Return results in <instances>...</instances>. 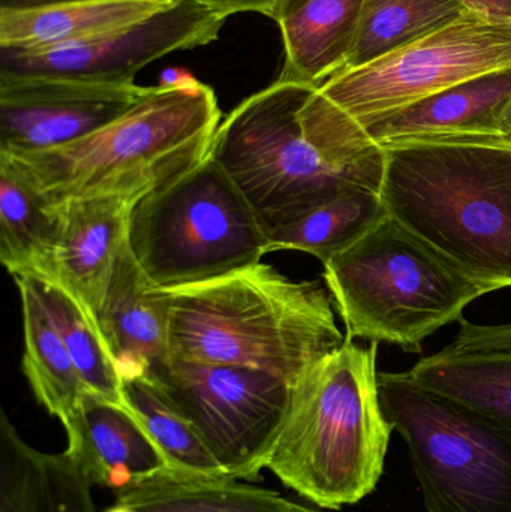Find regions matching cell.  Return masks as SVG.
<instances>
[{
    "instance_id": "8",
    "label": "cell",
    "mask_w": 511,
    "mask_h": 512,
    "mask_svg": "<svg viewBox=\"0 0 511 512\" xmlns=\"http://www.w3.org/2000/svg\"><path fill=\"white\" fill-rule=\"evenodd\" d=\"M428 512H511V433L408 372L378 373Z\"/></svg>"
},
{
    "instance_id": "2",
    "label": "cell",
    "mask_w": 511,
    "mask_h": 512,
    "mask_svg": "<svg viewBox=\"0 0 511 512\" xmlns=\"http://www.w3.org/2000/svg\"><path fill=\"white\" fill-rule=\"evenodd\" d=\"M174 360L249 367L296 384L345 342L320 282L266 262L170 291Z\"/></svg>"
},
{
    "instance_id": "28",
    "label": "cell",
    "mask_w": 511,
    "mask_h": 512,
    "mask_svg": "<svg viewBox=\"0 0 511 512\" xmlns=\"http://www.w3.org/2000/svg\"><path fill=\"white\" fill-rule=\"evenodd\" d=\"M458 336L452 345L453 352H480V354H511V322L509 324L480 325L467 319L459 321Z\"/></svg>"
},
{
    "instance_id": "11",
    "label": "cell",
    "mask_w": 511,
    "mask_h": 512,
    "mask_svg": "<svg viewBox=\"0 0 511 512\" xmlns=\"http://www.w3.org/2000/svg\"><path fill=\"white\" fill-rule=\"evenodd\" d=\"M228 15L201 0H174L149 17L86 41L42 50L0 48V78L54 77L134 83L150 63L219 38Z\"/></svg>"
},
{
    "instance_id": "26",
    "label": "cell",
    "mask_w": 511,
    "mask_h": 512,
    "mask_svg": "<svg viewBox=\"0 0 511 512\" xmlns=\"http://www.w3.org/2000/svg\"><path fill=\"white\" fill-rule=\"evenodd\" d=\"M459 0H365L353 51L344 71L395 53L464 17Z\"/></svg>"
},
{
    "instance_id": "15",
    "label": "cell",
    "mask_w": 511,
    "mask_h": 512,
    "mask_svg": "<svg viewBox=\"0 0 511 512\" xmlns=\"http://www.w3.org/2000/svg\"><path fill=\"white\" fill-rule=\"evenodd\" d=\"M63 427L65 453L92 486L117 495L168 471L161 451L125 405L87 394Z\"/></svg>"
},
{
    "instance_id": "24",
    "label": "cell",
    "mask_w": 511,
    "mask_h": 512,
    "mask_svg": "<svg viewBox=\"0 0 511 512\" xmlns=\"http://www.w3.org/2000/svg\"><path fill=\"white\" fill-rule=\"evenodd\" d=\"M387 216L389 210L377 192L368 189L345 192L270 231V252H306L324 265Z\"/></svg>"
},
{
    "instance_id": "4",
    "label": "cell",
    "mask_w": 511,
    "mask_h": 512,
    "mask_svg": "<svg viewBox=\"0 0 511 512\" xmlns=\"http://www.w3.org/2000/svg\"><path fill=\"white\" fill-rule=\"evenodd\" d=\"M377 357L378 343L365 348L345 337L293 385L266 471L323 510L359 504L383 477L393 427Z\"/></svg>"
},
{
    "instance_id": "30",
    "label": "cell",
    "mask_w": 511,
    "mask_h": 512,
    "mask_svg": "<svg viewBox=\"0 0 511 512\" xmlns=\"http://www.w3.org/2000/svg\"><path fill=\"white\" fill-rule=\"evenodd\" d=\"M470 11L488 17L507 18L511 20V0H459Z\"/></svg>"
},
{
    "instance_id": "22",
    "label": "cell",
    "mask_w": 511,
    "mask_h": 512,
    "mask_svg": "<svg viewBox=\"0 0 511 512\" xmlns=\"http://www.w3.org/2000/svg\"><path fill=\"white\" fill-rule=\"evenodd\" d=\"M15 283L23 313L24 375L36 400L65 426L89 390L27 280L17 277Z\"/></svg>"
},
{
    "instance_id": "9",
    "label": "cell",
    "mask_w": 511,
    "mask_h": 512,
    "mask_svg": "<svg viewBox=\"0 0 511 512\" xmlns=\"http://www.w3.org/2000/svg\"><path fill=\"white\" fill-rule=\"evenodd\" d=\"M511 69V20L464 17L318 87L327 108L353 131L456 84ZM365 135V134H363Z\"/></svg>"
},
{
    "instance_id": "25",
    "label": "cell",
    "mask_w": 511,
    "mask_h": 512,
    "mask_svg": "<svg viewBox=\"0 0 511 512\" xmlns=\"http://www.w3.org/2000/svg\"><path fill=\"white\" fill-rule=\"evenodd\" d=\"M123 405L164 456L168 471L185 477L230 478L194 424L153 379H125Z\"/></svg>"
},
{
    "instance_id": "12",
    "label": "cell",
    "mask_w": 511,
    "mask_h": 512,
    "mask_svg": "<svg viewBox=\"0 0 511 512\" xmlns=\"http://www.w3.org/2000/svg\"><path fill=\"white\" fill-rule=\"evenodd\" d=\"M147 89L75 78H0V153L27 155L81 140L119 119Z\"/></svg>"
},
{
    "instance_id": "7",
    "label": "cell",
    "mask_w": 511,
    "mask_h": 512,
    "mask_svg": "<svg viewBox=\"0 0 511 512\" xmlns=\"http://www.w3.org/2000/svg\"><path fill=\"white\" fill-rule=\"evenodd\" d=\"M129 249L153 285L174 291L258 264L270 240L236 183L209 155L134 204Z\"/></svg>"
},
{
    "instance_id": "17",
    "label": "cell",
    "mask_w": 511,
    "mask_h": 512,
    "mask_svg": "<svg viewBox=\"0 0 511 512\" xmlns=\"http://www.w3.org/2000/svg\"><path fill=\"white\" fill-rule=\"evenodd\" d=\"M365 0H279L272 20L284 42L278 80L321 87L344 71Z\"/></svg>"
},
{
    "instance_id": "33",
    "label": "cell",
    "mask_w": 511,
    "mask_h": 512,
    "mask_svg": "<svg viewBox=\"0 0 511 512\" xmlns=\"http://www.w3.org/2000/svg\"><path fill=\"white\" fill-rule=\"evenodd\" d=\"M104 512H134L128 505L122 504V502H117L113 505V507L108 508Z\"/></svg>"
},
{
    "instance_id": "20",
    "label": "cell",
    "mask_w": 511,
    "mask_h": 512,
    "mask_svg": "<svg viewBox=\"0 0 511 512\" xmlns=\"http://www.w3.org/2000/svg\"><path fill=\"white\" fill-rule=\"evenodd\" d=\"M59 207L0 156V259L15 277L54 283Z\"/></svg>"
},
{
    "instance_id": "27",
    "label": "cell",
    "mask_w": 511,
    "mask_h": 512,
    "mask_svg": "<svg viewBox=\"0 0 511 512\" xmlns=\"http://www.w3.org/2000/svg\"><path fill=\"white\" fill-rule=\"evenodd\" d=\"M17 279V277H15ZM65 343L81 379L93 396L123 405L122 379L92 319L60 286L23 277Z\"/></svg>"
},
{
    "instance_id": "6",
    "label": "cell",
    "mask_w": 511,
    "mask_h": 512,
    "mask_svg": "<svg viewBox=\"0 0 511 512\" xmlns=\"http://www.w3.org/2000/svg\"><path fill=\"white\" fill-rule=\"evenodd\" d=\"M314 89L276 80L240 102L213 138L210 156L236 183L267 234L345 192H381V182L333 161L306 134L300 110Z\"/></svg>"
},
{
    "instance_id": "29",
    "label": "cell",
    "mask_w": 511,
    "mask_h": 512,
    "mask_svg": "<svg viewBox=\"0 0 511 512\" xmlns=\"http://www.w3.org/2000/svg\"><path fill=\"white\" fill-rule=\"evenodd\" d=\"M201 2L209 3V5L221 9L228 17L234 14H242V12H257V14L272 18L279 0H201Z\"/></svg>"
},
{
    "instance_id": "31",
    "label": "cell",
    "mask_w": 511,
    "mask_h": 512,
    "mask_svg": "<svg viewBox=\"0 0 511 512\" xmlns=\"http://www.w3.org/2000/svg\"><path fill=\"white\" fill-rule=\"evenodd\" d=\"M77 2V0H0V9H30L41 6L59 5V3Z\"/></svg>"
},
{
    "instance_id": "16",
    "label": "cell",
    "mask_w": 511,
    "mask_h": 512,
    "mask_svg": "<svg viewBox=\"0 0 511 512\" xmlns=\"http://www.w3.org/2000/svg\"><path fill=\"white\" fill-rule=\"evenodd\" d=\"M511 99V69L456 84L363 129L378 146L407 140H511L501 128Z\"/></svg>"
},
{
    "instance_id": "18",
    "label": "cell",
    "mask_w": 511,
    "mask_h": 512,
    "mask_svg": "<svg viewBox=\"0 0 511 512\" xmlns=\"http://www.w3.org/2000/svg\"><path fill=\"white\" fill-rule=\"evenodd\" d=\"M92 484L68 454L27 444L0 417V512H96Z\"/></svg>"
},
{
    "instance_id": "10",
    "label": "cell",
    "mask_w": 511,
    "mask_h": 512,
    "mask_svg": "<svg viewBox=\"0 0 511 512\" xmlns=\"http://www.w3.org/2000/svg\"><path fill=\"white\" fill-rule=\"evenodd\" d=\"M153 381L233 480H255L287 417L293 385L249 367L174 360Z\"/></svg>"
},
{
    "instance_id": "34",
    "label": "cell",
    "mask_w": 511,
    "mask_h": 512,
    "mask_svg": "<svg viewBox=\"0 0 511 512\" xmlns=\"http://www.w3.org/2000/svg\"><path fill=\"white\" fill-rule=\"evenodd\" d=\"M294 512H321L318 510H314V508L305 507V505L297 504L296 510Z\"/></svg>"
},
{
    "instance_id": "5",
    "label": "cell",
    "mask_w": 511,
    "mask_h": 512,
    "mask_svg": "<svg viewBox=\"0 0 511 512\" xmlns=\"http://www.w3.org/2000/svg\"><path fill=\"white\" fill-rule=\"evenodd\" d=\"M324 282L347 339L420 354L423 342L464 319L488 289L456 270L387 216L324 264Z\"/></svg>"
},
{
    "instance_id": "19",
    "label": "cell",
    "mask_w": 511,
    "mask_h": 512,
    "mask_svg": "<svg viewBox=\"0 0 511 512\" xmlns=\"http://www.w3.org/2000/svg\"><path fill=\"white\" fill-rule=\"evenodd\" d=\"M174 0H77L0 9V48L42 50L86 41L155 14Z\"/></svg>"
},
{
    "instance_id": "3",
    "label": "cell",
    "mask_w": 511,
    "mask_h": 512,
    "mask_svg": "<svg viewBox=\"0 0 511 512\" xmlns=\"http://www.w3.org/2000/svg\"><path fill=\"white\" fill-rule=\"evenodd\" d=\"M221 125L212 87L180 78L149 87L99 131L45 152L0 156L53 206L119 197L138 201L200 165Z\"/></svg>"
},
{
    "instance_id": "32",
    "label": "cell",
    "mask_w": 511,
    "mask_h": 512,
    "mask_svg": "<svg viewBox=\"0 0 511 512\" xmlns=\"http://www.w3.org/2000/svg\"><path fill=\"white\" fill-rule=\"evenodd\" d=\"M501 128H503L504 134L511 137V99L507 104L506 111H504L503 122H501Z\"/></svg>"
},
{
    "instance_id": "14",
    "label": "cell",
    "mask_w": 511,
    "mask_h": 512,
    "mask_svg": "<svg viewBox=\"0 0 511 512\" xmlns=\"http://www.w3.org/2000/svg\"><path fill=\"white\" fill-rule=\"evenodd\" d=\"M170 307V291L153 285L128 246L96 319L122 382L153 378L170 363Z\"/></svg>"
},
{
    "instance_id": "23",
    "label": "cell",
    "mask_w": 511,
    "mask_h": 512,
    "mask_svg": "<svg viewBox=\"0 0 511 512\" xmlns=\"http://www.w3.org/2000/svg\"><path fill=\"white\" fill-rule=\"evenodd\" d=\"M408 375L511 433V354L441 349L422 358Z\"/></svg>"
},
{
    "instance_id": "21",
    "label": "cell",
    "mask_w": 511,
    "mask_h": 512,
    "mask_svg": "<svg viewBox=\"0 0 511 512\" xmlns=\"http://www.w3.org/2000/svg\"><path fill=\"white\" fill-rule=\"evenodd\" d=\"M116 501L134 512H294L297 507L273 490L233 478L212 480L170 471L117 493Z\"/></svg>"
},
{
    "instance_id": "13",
    "label": "cell",
    "mask_w": 511,
    "mask_h": 512,
    "mask_svg": "<svg viewBox=\"0 0 511 512\" xmlns=\"http://www.w3.org/2000/svg\"><path fill=\"white\" fill-rule=\"evenodd\" d=\"M137 201L87 198L59 204L60 237L53 285L65 289L96 325L111 277L129 246V222Z\"/></svg>"
},
{
    "instance_id": "1",
    "label": "cell",
    "mask_w": 511,
    "mask_h": 512,
    "mask_svg": "<svg viewBox=\"0 0 511 512\" xmlns=\"http://www.w3.org/2000/svg\"><path fill=\"white\" fill-rule=\"evenodd\" d=\"M381 147L389 215L489 294L511 288V140Z\"/></svg>"
}]
</instances>
